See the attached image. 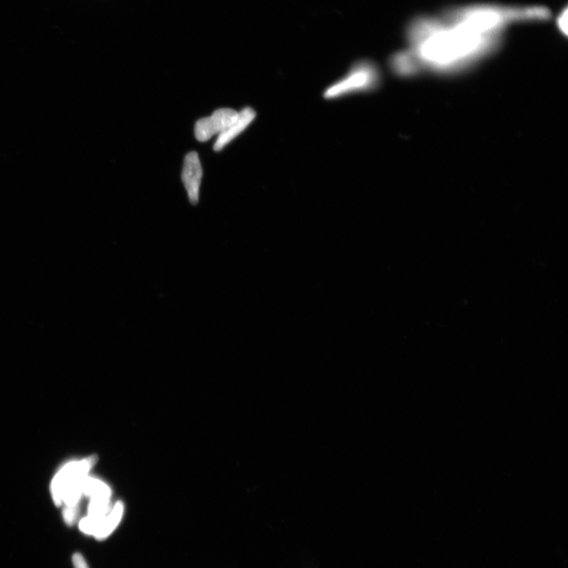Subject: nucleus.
I'll return each instance as SVG.
<instances>
[{
    "label": "nucleus",
    "instance_id": "f257e3e1",
    "mask_svg": "<svg viewBox=\"0 0 568 568\" xmlns=\"http://www.w3.org/2000/svg\"><path fill=\"white\" fill-rule=\"evenodd\" d=\"M526 17L523 8L478 4L419 17L407 29L406 51L419 71L465 70L495 51L506 29Z\"/></svg>",
    "mask_w": 568,
    "mask_h": 568
},
{
    "label": "nucleus",
    "instance_id": "f03ea898",
    "mask_svg": "<svg viewBox=\"0 0 568 568\" xmlns=\"http://www.w3.org/2000/svg\"><path fill=\"white\" fill-rule=\"evenodd\" d=\"M381 73L371 62L361 61L350 68L346 75L331 84L324 92L327 100H335L350 95L373 91L378 87Z\"/></svg>",
    "mask_w": 568,
    "mask_h": 568
},
{
    "label": "nucleus",
    "instance_id": "7ed1b4c3",
    "mask_svg": "<svg viewBox=\"0 0 568 568\" xmlns=\"http://www.w3.org/2000/svg\"><path fill=\"white\" fill-rule=\"evenodd\" d=\"M97 462V457L92 455L81 461L70 462L61 469L52 483V494L55 505L63 504V492L67 484L73 479L86 476Z\"/></svg>",
    "mask_w": 568,
    "mask_h": 568
},
{
    "label": "nucleus",
    "instance_id": "20e7f679",
    "mask_svg": "<svg viewBox=\"0 0 568 568\" xmlns=\"http://www.w3.org/2000/svg\"><path fill=\"white\" fill-rule=\"evenodd\" d=\"M239 113L230 108H221L208 118L197 122L195 136L199 141H207L215 134H220L238 118Z\"/></svg>",
    "mask_w": 568,
    "mask_h": 568
},
{
    "label": "nucleus",
    "instance_id": "39448f33",
    "mask_svg": "<svg viewBox=\"0 0 568 568\" xmlns=\"http://www.w3.org/2000/svg\"><path fill=\"white\" fill-rule=\"evenodd\" d=\"M202 169L196 152L187 154L184 160L182 180L187 191L190 202L196 206L199 201Z\"/></svg>",
    "mask_w": 568,
    "mask_h": 568
},
{
    "label": "nucleus",
    "instance_id": "423d86ee",
    "mask_svg": "<svg viewBox=\"0 0 568 568\" xmlns=\"http://www.w3.org/2000/svg\"><path fill=\"white\" fill-rule=\"evenodd\" d=\"M256 113L251 108H245L239 113L238 118L226 131L219 134V137L214 145V150L220 151L237 137L239 134L245 131L250 123L254 121Z\"/></svg>",
    "mask_w": 568,
    "mask_h": 568
},
{
    "label": "nucleus",
    "instance_id": "0eeeda50",
    "mask_svg": "<svg viewBox=\"0 0 568 568\" xmlns=\"http://www.w3.org/2000/svg\"><path fill=\"white\" fill-rule=\"evenodd\" d=\"M123 511H125L123 504L120 502H117L109 513L101 518L100 527L94 536L97 541L107 539L114 532L122 520Z\"/></svg>",
    "mask_w": 568,
    "mask_h": 568
},
{
    "label": "nucleus",
    "instance_id": "6e6552de",
    "mask_svg": "<svg viewBox=\"0 0 568 568\" xmlns=\"http://www.w3.org/2000/svg\"><path fill=\"white\" fill-rule=\"evenodd\" d=\"M83 493L90 498L99 497H111L112 492L103 481L86 476L83 481Z\"/></svg>",
    "mask_w": 568,
    "mask_h": 568
},
{
    "label": "nucleus",
    "instance_id": "1a4fd4ad",
    "mask_svg": "<svg viewBox=\"0 0 568 568\" xmlns=\"http://www.w3.org/2000/svg\"><path fill=\"white\" fill-rule=\"evenodd\" d=\"M102 518H94L89 516L83 518V520L79 522L80 530H81L85 534L94 537L97 532L99 527H100V523Z\"/></svg>",
    "mask_w": 568,
    "mask_h": 568
},
{
    "label": "nucleus",
    "instance_id": "9d476101",
    "mask_svg": "<svg viewBox=\"0 0 568 568\" xmlns=\"http://www.w3.org/2000/svg\"><path fill=\"white\" fill-rule=\"evenodd\" d=\"M78 512V506H76V507H69V506H66L64 510V518L68 526H72V525L76 523Z\"/></svg>",
    "mask_w": 568,
    "mask_h": 568
},
{
    "label": "nucleus",
    "instance_id": "9b49d317",
    "mask_svg": "<svg viewBox=\"0 0 568 568\" xmlns=\"http://www.w3.org/2000/svg\"><path fill=\"white\" fill-rule=\"evenodd\" d=\"M72 562L75 568H90L87 565V562H86L82 554H73L72 557Z\"/></svg>",
    "mask_w": 568,
    "mask_h": 568
},
{
    "label": "nucleus",
    "instance_id": "f8f14e48",
    "mask_svg": "<svg viewBox=\"0 0 568 568\" xmlns=\"http://www.w3.org/2000/svg\"><path fill=\"white\" fill-rule=\"evenodd\" d=\"M567 10H565L559 17V27H560L562 32H566L567 31Z\"/></svg>",
    "mask_w": 568,
    "mask_h": 568
}]
</instances>
